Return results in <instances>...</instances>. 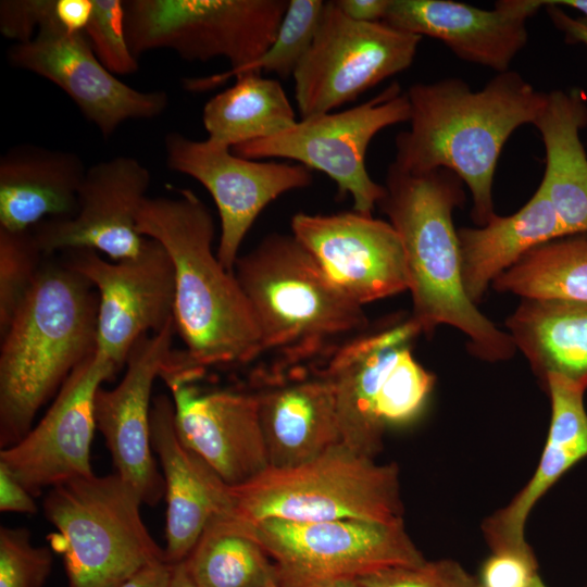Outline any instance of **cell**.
Instances as JSON below:
<instances>
[{
  "label": "cell",
  "mask_w": 587,
  "mask_h": 587,
  "mask_svg": "<svg viewBox=\"0 0 587 587\" xmlns=\"http://www.w3.org/2000/svg\"><path fill=\"white\" fill-rule=\"evenodd\" d=\"M174 320L162 330L139 338L126 360V372L112 389L95 397L96 426L105 439L115 473L130 484L143 504L165 497V482L152 455L150 411L152 387L172 353Z\"/></svg>",
  "instance_id": "ac0fdd59"
},
{
  "label": "cell",
  "mask_w": 587,
  "mask_h": 587,
  "mask_svg": "<svg viewBox=\"0 0 587 587\" xmlns=\"http://www.w3.org/2000/svg\"><path fill=\"white\" fill-rule=\"evenodd\" d=\"M232 515L246 523L360 520L403 523L399 469L378 464L342 444L288 469L268 467L229 486Z\"/></svg>",
  "instance_id": "8992f818"
},
{
  "label": "cell",
  "mask_w": 587,
  "mask_h": 587,
  "mask_svg": "<svg viewBox=\"0 0 587 587\" xmlns=\"http://www.w3.org/2000/svg\"><path fill=\"white\" fill-rule=\"evenodd\" d=\"M93 11V0H55V18L68 34L84 33Z\"/></svg>",
  "instance_id": "60d3db41"
},
{
  "label": "cell",
  "mask_w": 587,
  "mask_h": 587,
  "mask_svg": "<svg viewBox=\"0 0 587 587\" xmlns=\"http://www.w3.org/2000/svg\"><path fill=\"white\" fill-rule=\"evenodd\" d=\"M59 26L55 18V0H2L0 2V32L24 43L48 26Z\"/></svg>",
  "instance_id": "f35d334b"
},
{
  "label": "cell",
  "mask_w": 587,
  "mask_h": 587,
  "mask_svg": "<svg viewBox=\"0 0 587 587\" xmlns=\"http://www.w3.org/2000/svg\"><path fill=\"white\" fill-rule=\"evenodd\" d=\"M65 261L98 294V354L120 371L135 342L162 330L174 320V270L157 240L147 238L140 252L108 261L91 249L65 251Z\"/></svg>",
  "instance_id": "7c38bea8"
},
{
  "label": "cell",
  "mask_w": 587,
  "mask_h": 587,
  "mask_svg": "<svg viewBox=\"0 0 587 587\" xmlns=\"http://www.w3.org/2000/svg\"><path fill=\"white\" fill-rule=\"evenodd\" d=\"M167 587H200L187 571L184 561L172 564V572Z\"/></svg>",
  "instance_id": "f6af8a7d"
},
{
  "label": "cell",
  "mask_w": 587,
  "mask_h": 587,
  "mask_svg": "<svg viewBox=\"0 0 587 587\" xmlns=\"http://www.w3.org/2000/svg\"><path fill=\"white\" fill-rule=\"evenodd\" d=\"M551 3L574 9L583 14L584 17H587V0H549Z\"/></svg>",
  "instance_id": "bcb514c9"
},
{
  "label": "cell",
  "mask_w": 587,
  "mask_h": 587,
  "mask_svg": "<svg viewBox=\"0 0 587 587\" xmlns=\"http://www.w3.org/2000/svg\"><path fill=\"white\" fill-rule=\"evenodd\" d=\"M200 587H266L275 567L246 525L233 515L214 516L184 560Z\"/></svg>",
  "instance_id": "f546056e"
},
{
  "label": "cell",
  "mask_w": 587,
  "mask_h": 587,
  "mask_svg": "<svg viewBox=\"0 0 587 587\" xmlns=\"http://www.w3.org/2000/svg\"><path fill=\"white\" fill-rule=\"evenodd\" d=\"M545 147L547 192L567 235L587 233V154L579 132L587 126V101L578 89L547 92L533 124Z\"/></svg>",
  "instance_id": "4316f807"
},
{
  "label": "cell",
  "mask_w": 587,
  "mask_h": 587,
  "mask_svg": "<svg viewBox=\"0 0 587 587\" xmlns=\"http://www.w3.org/2000/svg\"><path fill=\"white\" fill-rule=\"evenodd\" d=\"M172 572V564L166 561L152 563L118 587H167Z\"/></svg>",
  "instance_id": "ee69618b"
},
{
  "label": "cell",
  "mask_w": 587,
  "mask_h": 587,
  "mask_svg": "<svg viewBox=\"0 0 587 587\" xmlns=\"http://www.w3.org/2000/svg\"><path fill=\"white\" fill-rule=\"evenodd\" d=\"M410 114L407 91L392 83L357 107L301 118L286 130L235 146L232 151L251 160L297 161L323 172L336 183L338 197L352 198L353 211L372 215L385 187L367 173V147L384 128L410 121Z\"/></svg>",
  "instance_id": "30bf717a"
},
{
  "label": "cell",
  "mask_w": 587,
  "mask_h": 587,
  "mask_svg": "<svg viewBox=\"0 0 587 587\" xmlns=\"http://www.w3.org/2000/svg\"><path fill=\"white\" fill-rule=\"evenodd\" d=\"M149 170L130 157H115L87 168L72 217L46 220L32 233L43 255L73 249L102 252L111 261L137 255L146 237L137 215L148 198Z\"/></svg>",
  "instance_id": "d6986e66"
},
{
  "label": "cell",
  "mask_w": 587,
  "mask_h": 587,
  "mask_svg": "<svg viewBox=\"0 0 587 587\" xmlns=\"http://www.w3.org/2000/svg\"><path fill=\"white\" fill-rule=\"evenodd\" d=\"M339 10L357 22H383L390 0H336Z\"/></svg>",
  "instance_id": "7bdbcfd3"
},
{
  "label": "cell",
  "mask_w": 587,
  "mask_h": 587,
  "mask_svg": "<svg viewBox=\"0 0 587 587\" xmlns=\"http://www.w3.org/2000/svg\"><path fill=\"white\" fill-rule=\"evenodd\" d=\"M147 198L137 215L141 236L166 250L174 270V324L189 363L202 370L246 365L262 355L250 303L234 273L212 251L211 211L190 189Z\"/></svg>",
  "instance_id": "7a4b0ae2"
},
{
  "label": "cell",
  "mask_w": 587,
  "mask_h": 587,
  "mask_svg": "<svg viewBox=\"0 0 587 587\" xmlns=\"http://www.w3.org/2000/svg\"><path fill=\"white\" fill-rule=\"evenodd\" d=\"M242 523L272 560L279 587H313L335 579H358L389 567L425 561L403 523L279 519Z\"/></svg>",
  "instance_id": "9c48e42d"
},
{
  "label": "cell",
  "mask_w": 587,
  "mask_h": 587,
  "mask_svg": "<svg viewBox=\"0 0 587 587\" xmlns=\"http://www.w3.org/2000/svg\"><path fill=\"white\" fill-rule=\"evenodd\" d=\"M150 439L165 482L166 523L164 548L170 564L184 561L208 523L216 515H232L229 486L180 440L172 398H153Z\"/></svg>",
  "instance_id": "7402d4cb"
},
{
  "label": "cell",
  "mask_w": 587,
  "mask_h": 587,
  "mask_svg": "<svg viewBox=\"0 0 587 587\" xmlns=\"http://www.w3.org/2000/svg\"><path fill=\"white\" fill-rule=\"evenodd\" d=\"M84 33L96 57L112 74H133L138 70L137 57L126 38L124 1L93 0L92 15Z\"/></svg>",
  "instance_id": "e575fe53"
},
{
  "label": "cell",
  "mask_w": 587,
  "mask_h": 587,
  "mask_svg": "<svg viewBox=\"0 0 587 587\" xmlns=\"http://www.w3.org/2000/svg\"><path fill=\"white\" fill-rule=\"evenodd\" d=\"M313 587H361L357 579H335L325 582Z\"/></svg>",
  "instance_id": "7dc6e473"
},
{
  "label": "cell",
  "mask_w": 587,
  "mask_h": 587,
  "mask_svg": "<svg viewBox=\"0 0 587 587\" xmlns=\"http://www.w3.org/2000/svg\"><path fill=\"white\" fill-rule=\"evenodd\" d=\"M421 36L385 22H357L325 2L311 47L292 77L301 118L329 113L410 67Z\"/></svg>",
  "instance_id": "8fae6325"
},
{
  "label": "cell",
  "mask_w": 587,
  "mask_h": 587,
  "mask_svg": "<svg viewBox=\"0 0 587 587\" xmlns=\"http://www.w3.org/2000/svg\"><path fill=\"white\" fill-rule=\"evenodd\" d=\"M378 205L398 233L405 257L413 320L422 333L446 324L469 338L476 357L498 362L516 348L467 297L461 276L453 211L465 200L463 182L451 171L413 174L391 163Z\"/></svg>",
  "instance_id": "3957f363"
},
{
  "label": "cell",
  "mask_w": 587,
  "mask_h": 587,
  "mask_svg": "<svg viewBox=\"0 0 587 587\" xmlns=\"http://www.w3.org/2000/svg\"><path fill=\"white\" fill-rule=\"evenodd\" d=\"M435 384L434 375L411 353L410 345L400 348L379 376L376 414L387 426L405 425L423 411Z\"/></svg>",
  "instance_id": "d6a6232c"
},
{
  "label": "cell",
  "mask_w": 587,
  "mask_h": 587,
  "mask_svg": "<svg viewBox=\"0 0 587 587\" xmlns=\"http://www.w3.org/2000/svg\"><path fill=\"white\" fill-rule=\"evenodd\" d=\"M407 95L410 129L397 135L392 163L413 174L453 172L471 191L473 221L486 225L496 215L492 183L502 148L515 129L535 123L547 92L508 70L479 90L451 77L415 83Z\"/></svg>",
  "instance_id": "6da1fadb"
},
{
  "label": "cell",
  "mask_w": 587,
  "mask_h": 587,
  "mask_svg": "<svg viewBox=\"0 0 587 587\" xmlns=\"http://www.w3.org/2000/svg\"><path fill=\"white\" fill-rule=\"evenodd\" d=\"M491 285L522 299L587 301V233L532 249Z\"/></svg>",
  "instance_id": "4dcf8cb0"
},
{
  "label": "cell",
  "mask_w": 587,
  "mask_h": 587,
  "mask_svg": "<svg viewBox=\"0 0 587 587\" xmlns=\"http://www.w3.org/2000/svg\"><path fill=\"white\" fill-rule=\"evenodd\" d=\"M289 0H128L126 38L133 53L168 49L188 61L217 57L238 70L274 41Z\"/></svg>",
  "instance_id": "ba28073f"
},
{
  "label": "cell",
  "mask_w": 587,
  "mask_h": 587,
  "mask_svg": "<svg viewBox=\"0 0 587 587\" xmlns=\"http://www.w3.org/2000/svg\"><path fill=\"white\" fill-rule=\"evenodd\" d=\"M324 7L322 0H289L274 41L259 59L238 70L186 79L185 88L195 92L212 89L250 72L274 73L282 78L292 76L312 45Z\"/></svg>",
  "instance_id": "1f68e13d"
},
{
  "label": "cell",
  "mask_w": 587,
  "mask_h": 587,
  "mask_svg": "<svg viewBox=\"0 0 587 587\" xmlns=\"http://www.w3.org/2000/svg\"><path fill=\"white\" fill-rule=\"evenodd\" d=\"M357 580L361 587H480L476 576L450 559L389 567Z\"/></svg>",
  "instance_id": "8d00e7d4"
},
{
  "label": "cell",
  "mask_w": 587,
  "mask_h": 587,
  "mask_svg": "<svg viewBox=\"0 0 587 587\" xmlns=\"http://www.w3.org/2000/svg\"><path fill=\"white\" fill-rule=\"evenodd\" d=\"M164 147L168 168L192 177L212 196L221 223L216 255L232 273L239 248L263 209L313 180L312 171L302 164L246 159L230 148L179 133H168Z\"/></svg>",
  "instance_id": "4fadbf2b"
},
{
  "label": "cell",
  "mask_w": 587,
  "mask_h": 587,
  "mask_svg": "<svg viewBox=\"0 0 587 587\" xmlns=\"http://www.w3.org/2000/svg\"><path fill=\"white\" fill-rule=\"evenodd\" d=\"M569 236L541 185L515 213L458 229L464 290L476 304L489 285L532 249Z\"/></svg>",
  "instance_id": "484cf974"
},
{
  "label": "cell",
  "mask_w": 587,
  "mask_h": 587,
  "mask_svg": "<svg viewBox=\"0 0 587 587\" xmlns=\"http://www.w3.org/2000/svg\"><path fill=\"white\" fill-rule=\"evenodd\" d=\"M87 168L74 152L18 145L0 159V228L26 232L75 215Z\"/></svg>",
  "instance_id": "d4e9b609"
},
{
  "label": "cell",
  "mask_w": 587,
  "mask_h": 587,
  "mask_svg": "<svg viewBox=\"0 0 587 587\" xmlns=\"http://www.w3.org/2000/svg\"><path fill=\"white\" fill-rule=\"evenodd\" d=\"M540 576L530 548H505L491 551L476 576L480 587H532Z\"/></svg>",
  "instance_id": "74e56055"
},
{
  "label": "cell",
  "mask_w": 587,
  "mask_h": 587,
  "mask_svg": "<svg viewBox=\"0 0 587 587\" xmlns=\"http://www.w3.org/2000/svg\"><path fill=\"white\" fill-rule=\"evenodd\" d=\"M41 257L32 230L0 228V334L34 286Z\"/></svg>",
  "instance_id": "836d02e7"
},
{
  "label": "cell",
  "mask_w": 587,
  "mask_h": 587,
  "mask_svg": "<svg viewBox=\"0 0 587 587\" xmlns=\"http://www.w3.org/2000/svg\"><path fill=\"white\" fill-rule=\"evenodd\" d=\"M505 324L542 382L558 375L587 389V301L522 299Z\"/></svg>",
  "instance_id": "83f0119b"
},
{
  "label": "cell",
  "mask_w": 587,
  "mask_h": 587,
  "mask_svg": "<svg viewBox=\"0 0 587 587\" xmlns=\"http://www.w3.org/2000/svg\"><path fill=\"white\" fill-rule=\"evenodd\" d=\"M422 333L412 316L365 330L322 362L335 399L341 444L370 458L380 452L385 426L376 414L380 373L390 358Z\"/></svg>",
  "instance_id": "603a6c76"
},
{
  "label": "cell",
  "mask_w": 587,
  "mask_h": 587,
  "mask_svg": "<svg viewBox=\"0 0 587 587\" xmlns=\"http://www.w3.org/2000/svg\"><path fill=\"white\" fill-rule=\"evenodd\" d=\"M290 225L328 280L355 303L363 307L408 290L402 242L389 222L352 210L298 212Z\"/></svg>",
  "instance_id": "2e32d148"
},
{
  "label": "cell",
  "mask_w": 587,
  "mask_h": 587,
  "mask_svg": "<svg viewBox=\"0 0 587 587\" xmlns=\"http://www.w3.org/2000/svg\"><path fill=\"white\" fill-rule=\"evenodd\" d=\"M280 83L258 72L235 77L232 87L203 107L208 140L227 148L272 137L297 123Z\"/></svg>",
  "instance_id": "f1b7e54d"
},
{
  "label": "cell",
  "mask_w": 587,
  "mask_h": 587,
  "mask_svg": "<svg viewBox=\"0 0 587 587\" xmlns=\"http://www.w3.org/2000/svg\"><path fill=\"white\" fill-rule=\"evenodd\" d=\"M0 511L35 514L37 505L34 496L0 464Z\"/></svg>",
  "instance_id": "ab89813d"
},
{
  "label": "cell",
  "mask_w": 587,
  "mask_h": 587,
  "mask_svg": "<svg viewBox=\"0 0 587 587\" xmlns=\"http://www.w3.org/2000/svg\"><path fill=\"white\" fill-rule=\"evenodd\" d=\"M234 274L252 309L262 354L323 362L367 329L363 307L338 290L291 234L273 233L238 257Z\"/></svg>",
  "instance_id": "5b68a950"
},
{
  "label": "cell",
  "mask_w": 587,
  "mask_h": 587,
  "mask_svg": "<svg viewBox=\"0 0 587 587\" xmlns=\"http://www.w3.org/2000/svg\"><path fill=\"white\" fill-rule=\"evenodd\" d=\"M532 587H548V586L544 583V580L541 579V577L538 576V577L535 579V582H534V584L532 585Z\"/></svg>",
  "instance_id": "c3c4849f"
},
{
  "label": "cell",
  "mask_w": 587,
  "mask_h": 587,
  "mask_svg": "<svg viewBox=\"0 0 587 587\" xmlns=\"http://www.w3.org/2000/svg\"><path fill=\"white\" fill-rule=\"evenodd\" d=\"M544 7L552 24L564 35L567 42L587 46V17H573L549 0H544Z\"/></svg>",
  "instance_id": "b9f144b4"
},
{
  "label": "cell",
  "mask_w": 587,
  "mask_h": 587,
  "mask_svg": "<svg viewBox=\"0 0 587 587\" xmlns=\"http://www.w3.org/2000/svg\"><path fill=\"white\" fill-rule=\"evenodd\" d=\"M116 372L97 351L91 353L63 383L39 423L18 442L1 449L0 464L34 497L67 479L93 475L95 397Z\"/></svg>",
  "instance_id": "5bb4252c"
},
{
  "label": "cell",
  "mask_w": 587,
  "mask_h": 587,
  "mask_svg": "<svg viewBox=\"0 0 587 587\" xmlns=\"http://www.w3.org/2000/svg\"><path fill=\"white\" fill-rule=\"evenodd\" d=\"M98 294L66 261L42 264L1 333L0 447L18 442L39 409L97 346Z\"/></svg>",
  "instance_id": "277c9868"
},
{
  "label": "cell",
  "mask_w": 587,
  "mask_h": 587,
  "mask_svg": "<svg viewBox=\"0 0 587 587\" xmlns=\"http://www.w3.org/2000/svg\"><path fill=\"white\" fill-rule=\"evenodd\" d=\"M250 389L257 396L270 467L309 462L341 444L332 385L322 362L255 369Z\"/></svg>",
  "instance_id": "ffe728a7"
},
{
  "label": "cell",
  "mask_w": 587,
  "mask_h": 587,
  "mask_svg": "<svg viewBox=\"0 0 587 587\" xmlns=\"http://www.w3.org/2000/svg\"><path fill=\"white\" fill-rule=\"evenodd\" d=\"M141 504L116 473L74 477L50 488L43 512L59 532L55 546L68 587H118L143 567L166 561L141 519Z\"/></svg>",
  "instance_id": "52a82bcc"
},
{
  "label": "cell",
  "mask_w": 587,
  "mask_h": 587,
  "mask_svg": "<svg viewBox=\"0 0 587 587\" xmlns=\"http://www.w3.org/2000/svg\"><path fill=\"white\" fill-rule=\"evenodd\" d=\"M14 67L35 73L60 87L104 138L129 120H152L168 107L163 90L135 89L96 57L85 33L68 34L53 25L8 51Z\"/></svg>",
  "instance_id": "9a60e30c"
},
{
  "label": "cell",
  "mask_w": 587,
  "mask_h": 587,
  "mask_svg": "<svg viewBox=\"0 0 587 587\" xmlns=\"http://www.w3.org/2000/svg\"><path fill=\"white\" fill-rule=\"evenodd\" d=\"M163 380L180 440L225 484L241 485L270 467L252 389L204 388L187 375Z\"/></svg>",
  "instance_id": "e0dca14e"
},
{
  "label": "cell",
  "mask_w": 587,
  "mask_h": 587,
  "mask_svg": "<svg viewBox=\"0 0 587 587\" xmlns=\"http://www.w3.org/2000/svg\"><path fill=\"white\" fill-rule=\"evenodd\" d=\"M544 383L551 401L546 445L525 487L484 522L483 532L491 551L529 546L524 529L534 505L571 467L587 457L586 389L558 375H548Z\"/></svg>",
  "instance_id": "cb8c5ba5"
},
{
  "label": "cell",
  "mask_w": 587,
  "mask_h": 587,
  "mask_svg": "<svg viewBox=\"0 0 587 587\" xmlns=\"http://www.w3.org/2000/svg\"><path fill=\"white\" fill-rule=\"evenodd\" d=\"M544 0H501L484 10L453 0H390L383 22L445 43L458 58L505 72L525 47L526 21Z\"/></svg>",
  "instance_id": "44dd1931"
},
{
  "label": "cell",
  "mask_w": 587,
  "mask_h": 587,
  "mask_svg": "<svg viewBox=\"0 0 587 587\" xmlns=\"http://www.w3.org/2000/svg\"><path fill=\"white\" fill-rule=\"evenodd\" d=\"M266 587H279V586L275 583V584H271V585H268Z\"/></svg>",
  "instance_id": "681fc988"
},
{
  "label": "cell",
  "mask_w": 587,
  "mask_h": 587,
  "mask_svg": "<svg viewBox=\"0 0 587 587\" xmlns=\"http://www.w3.org/2000/svg\"><path fill=\"white\" fill-rule=\"evenodd\" d=\"M52 566L48 547L32 542L25 527L0 528V587H41Z\"/></svg>",
  "instance_id": "d590c367"
}]
</instances>
